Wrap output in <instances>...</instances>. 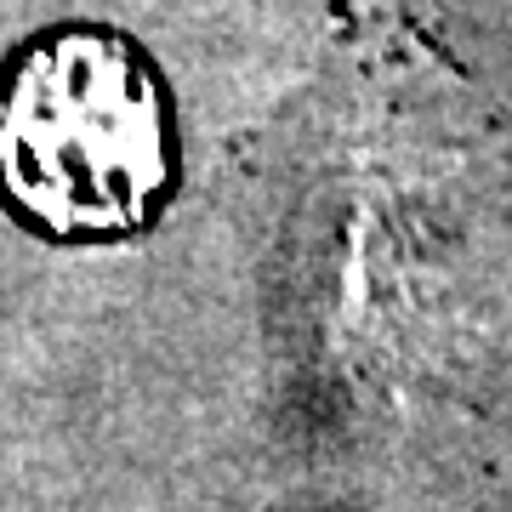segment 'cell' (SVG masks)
Returning <instances> with one entry per match:
<instances>
[{"instance_id": "cell-1", "label": "cell", "mask_w": 512, "mask_h": 512, "mask_svg": "<svg viewBox=\"0 0 512 512\" xmlns=\"http://www.w3.org/2000/svg\"><path fill=\"white\" fill-rule=\"evenodd\" d=\"M183 183L171 80L114 23H52L0 63V205L52 245H114Z\"/></svg>"}]
</instances>
